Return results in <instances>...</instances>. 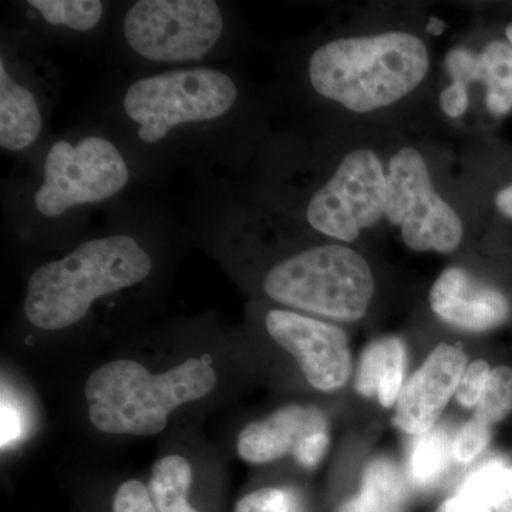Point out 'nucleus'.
I'll use <instances>...</instances> for the list:
<instances>
[{"label":"nucleus","mask_w":512,"mask_h":512,"mask_svg":"<svg viewBox=\"0 0 512 512\" xmlns=\"http://www.w3.org/2000/svg\"><path fill=\"white\" fill-rule=\"evenodd\" d=\"M153 272L154 256L137 235H94L37 266L26 282L23 311L37 329L73 328L97 302L144 284Z\"/></svg>","instance_id":"nucleus-1"},{"label":"nucleus","mask_w":512,"mask_h":512,"mask_svg":"<svg viewBox=\"0 0 512 512\" xmlns=\"http://www.w3.org/2000/svg\"><path fill=\"white\" fill-rule=\"evenodd\" d=\"M239 101V86L211 64L167 69L136 77L117 99V117L143 151L222 131Z\"/></svg>","instance_id":"nucleus-2"},{"label":"nucleus","mask_w":512,"mask_h":512,"mask_svg":"<svg viewBox=\"0 0 512 512\" xmlns=\"http://www.w3.org/2000/svg\"><path fill=\"white\" fill-rule=\"evenodd\" d=\"M217 380L205 356L190 357L163 373H151L136 360H111L87 379V413L100 433L157 436L175 409L207 397Z\"/></svg>","instance_id":"nucleus-3"},{"label":"nucleus","mask_w":512,"mask_h":512,"mask_svg":"<svg viewBox=\"0 0 512 512\" xmlns=\"http://www.w3.org/2000/svg\"><path fill=\"white\" fill-rule=\"evenodd\" d=\"M133 177L131 156L109 134H69L46 146L20 211L28 224L72 222L80 212L116 200Z\"/></svg>","instance_id":"nucleus-4"},{"label":"nucleus","mask_w":512,"mask_h":512,"mask_svg":"<svg viewBox=\"0 0 512 512\" xmlns=\"http://www.w3.org/2000/svg\"><path fill=\"white\" fill-rule=\"evenodd\" d=\"M429 70V52L406 32L332 40L312 53L309 82L325 99L355 113L396 103L413 92Z\"/></svg>","instance_id":"nucleus-5"},{"label":"nucleus","mask_w":512,"mask_h":512,"mask_svg":"<svg viewBox=\"0 0 512 512\" xmlns=\"http://www.w3.org/2000/svg\"><path fill=\"white\" fill-rule=\"evenodd\" d=\"M274 302L325 318L353 322L365 315L375 281L362 255L342 245H320L282 259L262 281Z\"/></svg>","instance_id":"nucleus-6"},{"label":"nucleus","mask_w":512,"mask_h":512,"mask_svg":"<svg viewBox=\"0 0 512 512\" xmlns=\"http://www.w3.org/2000/svg\"><path fill=\"white\" fill-rule=\"evenodd\" d=\"M225 35L227 15L215 0H138L120 22L131 55L170 69L204 66L221 52Z\"/></svg>","instance_id":"nucleus-7"},{"label":"nucleus","mask_w":512,"mask_h":512,"mask_svg":"<svg viewBox=\"0 0 512 512\" xmlns=\"http://www.w3.org/2000/svg\"><path fill=\"white\" fill-rule=\"evenodd\" d=\"M386 217L402 228L403 241L413 251L447 254L463 238L460 218L437 194L426 161L414 148H402L390 160Z\"/></svg>","instance_id":"nucleus-8"},{"label":"nucleus","mask_w":512,"mask_h":512,"mask_svg":"<svg viewBox=\"0 0 512 512\" xmlns=\"http://www.w3.org/2000/svg\"><path fill=\"white\" fill-rule=\"evenodd\" d=\"M386 201L382 161L373 151L357 150L343 158L328 183L312 195L305 218L320 234L352 242L386 215Z\"/></svg>","instance_id":"nucleus-9"},{"label":"nucleus","mask_w":512,"mask_h":512,"mask_svg":"<svg viewBox=\"0 0 512 512\" xmlns=\"http://www.w3.org/2000/svg\"><path fill=\"white\" fill-rule=\"evenodd\" d=\"M265 325L271 338L295 357L313 387L330 392L348 382L352 359L342 329L285 309H271Z\"/></svg>","instance_id":"nucleus-10"},{"label":"nucleus","mask_w":512,"mask_h":512,"mask_svg":"<svg viewBox=\"0 0 512 512\" xmlns=\"http://www.w3.org/2000/svg\"><path fill=\"white\" fill-rule=\"evenodd\" d=\"M46 92L18 50L3 40L0 53V147L25 154L39 143L46 123Z\"/></svg>","instance_id":"nucleus-11"},{"label":"nucleus","mask_w":512,"mask_h":512,"mask_svg":"<svg viewBox=\"0 0 512 512\" xmlns=\"http://www.w3.org/2000/svg\"><path fill=\"white\" fill-rule=\"evenodd\" d=\"M467 356L456 346L440 345L427 357L397 400L394 423L406 433L423 436L434 429L448 400L456 394Z\"/></svg>","instance_id":"nucleus-12"},{"label":"nucleus","mask_w":512,"mask_h":512,"mask_svg":"<svg viewBox=\"0 0 512 512\" xmlns=\"http://www.w3.org/2000/svg\"><path fill=\"white\" fill-rule=\"evenodd\" d=\"M430 305L441 319L474 332L497 328L511 311L503 293L461 268H448L439 276L431 288Z\"/></svg>","instance_id":"nucleus-13"},{"label":"nucleus","mask_w":512,"mask_h":512,"mask_svg":"<svg viewBox=\"0 0 512 512\" xmlns=\"http://www.w3.org/2000/svg\"><path fill=\"white\" fill-rule=\"evenodd\" d=\"M323 431H328V419L322 410L295 404L245 426L239 433L237 450L247 463H271L293 453L305 437Z\"/></svg>","instance_id":"nucleus-14"},{"label":"nucleus","mask_w":512,"mask_h":512,"mask_svg":"<svg viewBox=\"0 0 512 512\" xmlns=\"http://www.w3.org/2000/svg\"><path fill=\"white\" fill-rule=\"evenodd\" d=\"M406 349L399 338L376 340L363 353L356 390L366 397L377 396L384 407L393 406L403 389Z\"/></svg>","instance_id":"nucleus-15"},{"label":"nucleus","mask_w":512,"mask_h":512,"mask_svg":"<svg viewBox=\"0 0 512 512\" xmlns=\"http://www.w3.org/2000/svg\"><path fill=\"white\" fill-rule=\"evenodd\" d=\"M26 18L40 29L62 36H87L106 22L110 5L101 0H28Z\"/></svg>","instance_id":"nucleus-16"},{"label":"nucleus","mask_w":512,"mask_h":512,"mask_svg":"<svg viewBox=\"0 0 512 512\" xmlns=\"http://www.w3.org/2000/svg\"><path fill=\"white\" fill-rule=\"evenodd\" d=\"M407 498L406 477L400 468L379 458L367 466L359 494L340 504L338 512H406Z\"/></svg>","instance_id":"nucleus-17"},{"label":"nucleus","mask_w":512,"mask_h":512,"mask_svg":"<svg viewBox=\"0 0 512 512\" xmlns=\"http://www.w3.org/2000/svg\"><path fill=\"white\" fill-rule=\"evenodd\" d=\"M454 501L464 510L497 512L512 503V466L491 460L461 484Z\"/></svg>","instance_id":"nucleus-18"},{"label":"nucleus","mask_w":512,"mask_h":512,"mask_svg":"<svg viewBox=\"0 0 512 512\" xmlns=\"http://www.w3.org/2000/svg\"><path fill=\"white\" fill-rule=\"evenodd\" d=\"M192 483L190 461L178 454L160 458L151 473V501L157 512H200L188 501Z\"/></svg>","instance_id":"nucleus-19"},{"label":"nucleus","mask_w":512,"mask_h":512,"mask_svg":"<svg viewBox=\"0 0 512 512\" xmlns=\"http://www.w3.org/2000/svg\"><path fill=\"white\" fill-rule=\"evenodd\" d=\"M454 440L444 429H433L417 436L410 448L407 478L414 487H433L446 473L453 454Z\"/></svg>","instance_id":"nucleus-20"},{"label":"nucleus","mask_w":512,"mask_h":512,"mask_svg":"<svg viewBox=\"0 0 512 512\" xmlns=\"http://www.w3.org/2000/svg\"><path fill=\"white\" fill-rule=\"evenodd\" d=\"M477 82L487 86V107L494 116L512 109V47L494 40L478 55Z\"/></svg>","instance_id":"nucleus-21"},{"label":"nucleus","mask_w":512,"mask_h":512,"mask_svg":"<svg viewBox=\"0 0 512 512\" xmlns=\"http://www.w3.org/2000/svg\"><path fill=\"white\" fill-rule=\"evenodd\" d=\"M476 419L487 426L504 420L512 412V370L500 366L491 370L487 386L477 404Z\"/></svg>","instance_id":"nucleus-22"},{"label":"nucleus","mask_w":512,"mask_h":512,"mask_svg":"<svg viewBox=\"0 0 512 512\" xmlns=\"http://www.w3.org/2000/svg\"><path fill=\"white\" fill-rule=\"evenodd\" d=\"M234 512H305L301 495L291 488H259L242 497Z\"/></svg>","instance_id":"nucleus-23"},{"label":"nucleus","mask_w":512,"mask_h":512,"mask_svg":"<svg viewBox=\"0 0 512 512\" xmlns=\"http://www.w3.org/2000/svg\"><path fill=\"white\" fill-rule=\"evenodd\" d=\"M491 439L490 426L474 417L454 437L453 454L460 463H470L484 451Z\"/></svg>","instance_id":"nucleus-24"},{"label":"nucleus","mask_w":512,"mask_h":512,"mask_svg":"<svg viewBox=\"0 0 512 512\" xmlns=\"http://www.w3.org/2000/svg\"><path fill=\"white\" fill-rule=\"evenodd\" d=\"M111 512H157L151 501L150 491L138 480L124 481L119 485L111 504Z\"/></svg>","instance_id":"nucleus-25"},{"label":"nucleus","mask_w":512,"mask_h":512,"mask_svg":"<svg viewBox=\"0 0 512 512\" xmlns=\"http://www.w3.org/2000/svg\"><path fill=\"white\" fill-rule=\"evenodd\" d=\"M491 375L490 366L483 360L471 363L466 372L461 377L460 384L457 387L458 403L466 407L477 406L483 396L485 386H487L488 377Z\"/></svg>","instance_id":"nucleus-26"},{"label":"nucleus","mask_w":512,"mask_h":512,"mask_svg":"<svg viewBox=\"0 0 512 512\" xmlns=\"http://www.w3.org/2000/svg\"><path fill=\"white\" fill-rule=\"evenodd\" d=\"M25 430V417L18 400L13 399L10 393L2 390V448L12 446L22 436Z\"/></svg>","instance_id":"nucleus-27"},{"label":"nucleus","mask_w":512,"mask_h":512,"mask_svg":"<svg viewBox=\"0 0 512 512\" xmlns=\"http://www.w3.org/2000/svg\"><path fill=\"white\" fill-rule=\"evenodd\" d=\"M446 67L454 82L467 86L468 83L477 82L478 55L468 49L458 47L451 50L446 57Z\"/></svg>","instance_id":"nucleus-28"},{"label":"nucleus","mask_w":512,"mask_h":512,"mask_svg":"<svg viewBox=\"0 0 512 512\" xmlns=\"http://www.w3.org/2000/svg\"><path fill=\"white\" fill-rule=\"evenodd\" d=\"M329 447L328 431L305 437L293 451L296 461L305 468L318 466Z\"/></svg>","instance_id":"nucleus-29"},{"label":"nucleus","mask_w":512,"mask_h":512,"mask_svg":"<svg viewBox=\"0 0 512 512\" xmlns=\"http://www.w3.org/2000/svg\"><path fill=\"white\" fill-rule=\"evenodd\" d=\"M440 106L448 117L457 119V117L463 116L468 107L467 86L458 82L451 83L441 93Z\"/></svg>","instance_id":"nucleus-30"},{"label":"nucleus","mask_w":512,"mask_h":512,"mask_svg":"<svg viewBox=\"0 0 512 512\" xmlns=\"http://www.w3.org/2000/svg\"><path fill=\"white\" fill-rule=\"evenodd\" d=\"M497 207L503 214L512 218V185L498 192Z\"/></svg>","instance_id":"nucleus-31"},{"label":"nucleus","mask_w":512,"mask_h":512,"mask_svg":"<svg viewBox=\"0 0 512 512\" xmlns=\"http://www.w3.org/2000/svg\"><path fill=\"white\" fill-rule=\"evenodd\" d=\"M427 30L434 36L443 35L444 30H446V23L439 18H431L429 25H427Z\"/></svg>","instance_id":"nucleus-32"},{"label":"nucleus","mask_w":512,"mask_h":512,"mask_svg":"<svg viewBox=\"0 0 512 512\" xmlns=\"http://www.w3.org/2000/svg\"><path fill=\"white\" fill-rule=\"evenodd\" d=\"M437 512H477V511L464 510L463 507H460V505H458L456 503V501H454V498H448L447 501H444V503L440 505L439 510H437Z\"/></svg>","instance_id":"nucleus-33"},{"label":"nucleus","mask_w":512,"mask_h":512,"mask_svg":"<svg viewBox=\"0 0 512 512\" xmlns=\"http://www.w3.org/2000/svg\"><path fill=\"white\" fill-rule=\"evenodd\" d=\"M497 512H512V503L505 505V507L501 508Z\"/></svg>","instance_id":"nucleus-34"},{"label":"nucleus","mask_w":512,"mask_h":512,"mask_svg":"<svg viewBox=\"0 0 512 512\" xmlns=\"http://www.w3.org/2000/svg\"><path fill=\"white\" fill-rule=\"evenodd\" d=\"M507 37H508V40H510L511 47H512V23L507 28Z\"/></svg>","instance_id":"nucleus-35"}]
</instances>
